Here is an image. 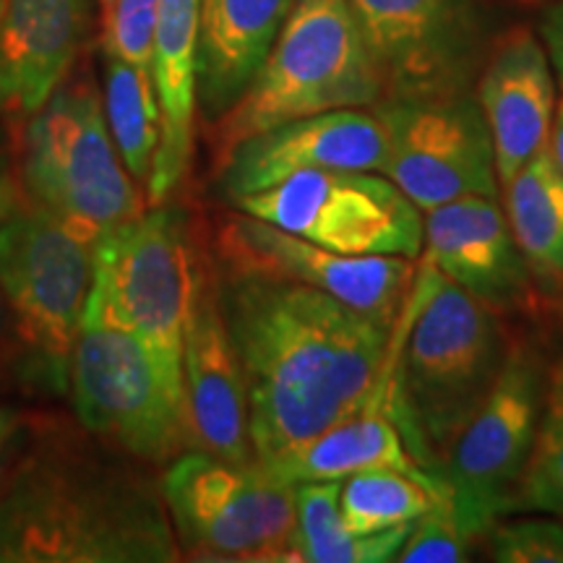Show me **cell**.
I'll list each match as a JSON object with an SVG mask.
<instances>
[{"mask_svg":"<svg viewBox=\"0 0 563 563\" xmlns=\"http://www.w3.org/2000/svg\"><path fill=\"white\" fill-rule=\"evenodd\" d=\"M211 269L249 389L256 462L311 441L382 394L389 327L313 287Z\"/></svg>","mask_w":563,"mask_h":563,"instance_id":"1","label":"cell"},{"mask_svg":"<svg viewBox=\"0 0 563 563\" xmlns=\"http://www.w3.org/2000/svg\"><path fill=\"white\" fill-rule=\"evenodd\" d=\"M165 498L146 477L70 449L26 456L0 498V563L180 561Z\"/></svg>","mask_w":563,"mask_h":563,"instance_id":"2","label":"cell"},{"mask_svg":"<svg viewBox=\"0 0 563 563\" xmlns=\"http://www.w3.org/2000/svg\"><path fill=\"white\" fill-rule=\"evenodd\" d=\"M511 342L501 313L418 262L391 329L384 405L428 470L439 473L443 454L501 376Z\"/></svg>","mask_w":563,"mask_h":563,"instance_id":"3","label":"cell"},{"mask_svg":"<svg viewBox=\"0 0 563 563\" xmlns=\"http://www.w3.org/2000/svg\"><path fill=\"white\" fill-rule=\"evenodd\" d=\"M384 84L347 0H295L245 95L211 125L220 162L243 139L295 118L376 108Z\"/></svg>","mask_w":563,"mask_h":563,"instance_id":"4","label":"cell"},{"mask_svg":"<svg viewBox=\"0 0 563 563\" xmlns=\"http://www.w3.org/2000/svg\"><path fill=\"white\" fill-rule=\"evenodd\" d=\"M24 123L21 188L26 203L45 209L89 243L144 214V201L89 79L60 84Z\"/></svg>","mask_w":563,"mask_h":563,"instance_id":"5","label":"cell"},{"mask_svg":"<svg viewBox=\"0 0 563 563\" xmlns=\"http://www.w3.org/2000/svg\"><path fill=\"white\" fill-rule=\"evenodd\" d=\"M68 378L76 415L89 433L152 464L194 449L188 415L167 389L152 352L115 319L95 282Z\"/></svg>","mask_w":563,"mask_h":563,"instance_id":"6","label":"cell"},{"mask_svg":"<svg viewBox=\"0 0 563 563\" xmlns=\"http://www.w3.org/2000/svg\"><path fill=\"white\" fill-rule=\"evenodd\" d=\"M199 258L186 214L162 201L95 243V287L115 319L129 327L186 410L183 342L191 313ZM188 415V412H186Z\"/></svg>","mask_w":563,"mask_h":563,"instance_id":"7","label":"cell"},{"mask_svg":"<svg viewBox=\"0 0 563 563\" xmlns=\"http://www.w3.org/2000/svg\"><path fill=\"white\" fill-rule=\"evenodd\" d=\"M180 551L207 561L290 563L295 553V485L258 462L230 464L191 449L175 456L162 481Z\"/></svg>","mask_w":563,"mask_h":563,"instance_id":"8","label":"cell"},{"mask_svg":"<svg viewBox=\"0 0 563 563\" xmlns=\"http://www.w3.org/2000/svg\"><path fill=\"white\" fill-rule=\"evenodd\" d=\"M548 363L514 340L501 376L439 464L462 522L475 538L514 511L543 418Z\"/></svg>","mask_w":563,"mask_h":563,"instance_id":"9","label":"cell"},{"mask_svg":"<svg viewBox=\"0 0 563 563\" xmlns=\"http://www.w3.org/2000/svg\"><path fill=\"white\" fill-rule=\"evenodd\" d=\"M238 211L347 256L418 262L426 217L373 170H313L230 201Z\"/></svg>","mask_w":563,"mask_h":563,"instance_id":"10","label":"cell"},{"mask_svg":"<svg viewBox=\"0 0 563 563\" xmlns=\"http://www.w3.org/2000/svg\"><path fill=\"white\" fill-rule=\"evenodd\" d=\"M384 100L467 95L493 47L483 0H347Z\"/></svg>","mask_w":563,"mask_h":563,"instance_id":"11","label":"cell"},{"mask_svg":"<svg viewBox=\"0 0 563 563\" xmlns=\"http://www.w3.org/2000/svg\"><path fill=\"white\" fill-rule=\"evenodd\" d=\"M95 282V243L26 203L0 222V292L24 340L66 376Z\"/></svg>","mask_w":563,"mask_h":563,"instance_id":"12","label":"cell"},{"mask_svg":"<svg viewBox=\"0 0 563 563\" xmlns=\"http://www.w3.org/2000/svg\"><path fill=\"white\" fill-rule=\"evenodd\" d=\"M382 175L422 214L467 196H498L501 183L485 115L473 91L422 100H382Z\"/></svg>","mask_w":563,"mask_h":563,"instance_id":"13","label":"cell"},{"mask_svg":"<svg viewBox=\"0 0 563 563\" xmlns=\"http://www.w3.org/2000/svg\"><path fill=\"white\" fill-rule=\"evenodd\" d=\"M217 266L313 287L394 329L418 277V262L347 256L321 249L256 217L224 214L214 232Z\"/></svg>","mask_w":563,"mask_h":563,"instance_id":"14","label":"cell"},{"mask_svg":"<svg viewBox=\"0 0 563 563\" xmlns=\"http://www.w3.org/2000/svg\"><path fill=\"white\" fill-rule=\"evenodd\" d=\"M386 159V129L376 108H344L295 118L243 139L217 162L222 199L264 188L313 170H373Z\"/></svg>","mask_w":563,"mask_h":563,"instance_id":"15","label":"cell"},{"mask_svg":"<svg viewBox=\"0 0 563 563\" xmlns=\"http://www.w3.org/2000/svg\"><path fill=\"white\" fill-rule=\"evenodd\" d=\"M183 386L194 449L230 464L256 462L245 376L224 323L214 269L203 262L183 342Z\"/></svg>","mask_w":563,"mask_h":563,"instance_id":"16","label":"cell"},{"mask_svg":"<svg viewBox=\"0 0 563 563\" xmlns=\"http://www.w3.org/2000/svg\"><path fill=\"white\" fill-rule=\"evenodd\" d=\"M418 262L473 295L496 313L530 311L534 274L519 251L498 196H467L426 211Z\"/></svg>","mask_w":563,"mask_h":563,"instance_id":"17","label":"cell"},{"mask_svg":"<svg viewBox=\"0 0 563 563\" xmlns=\"http://www.w3.org/2000/svg\"><path fill=\"white\" fill-rule=\"evenodd\" d=\"M473 95L488 123L498 183L506 186L551 136L559 102L543 42L525 26L496 37Z\"/></svg>","mask_w":563,"mask_h":563,"instance_id":"18","label":"cell"},{"mask_svg":"<svg viewBox=\"0 0 563 563\" xmlns=\"http://www.w3.org/2000/svg\"><path fill=\"white\" fill-rule=\"evenodd\" d=\"M91 26V0H5L0 118L30 121L68 76Z\"/></svg>","mask_w":563,"mask_h":563,"instance_id":"19","label":"cell"},{"mask_svg":"<svg viewBox=\"0 0 563 563\" xmlns=\"http://www.w3.org/2000/svg\"><path fill=\"white\" fill-rule=\"evenodd\" d=\"M295 0H199L196 110L214 125L235 108L272 53Z\"/></svg>","mask_w":563,"mask_h":563,"instance_id":"20","label":"cell"},{"mask_svg":"<svg viewBox=\"0 0 563 563\" xmlns=\"http://www.w3.org/2000/svg\"><path fill=\"white\" fill-rule=\"evenodd\" d=\"M196 47H199V0H159L152 79L162 112V136L146 183V199L152 207L178 191L191 165Z\"/></svg>","mask_w":563,"mask_h":563,"instance_id":"21","label":"cell"},{"mask_svg":"<svg viewBox=\"0 0 563 563\" xmlns=\"http://www.w3.org/2000/svg\"><path fill=\"white\" fill-rule=\"evenodd\" d=\"M384 391L363 412L336 422L329 431L313 435L311 441L300 443L290 452H282L258 464L272 477L290 485L347 481L368 470H397L420 481H435L439 473L428 470L412 454L402 428L386 410Z\"/></svg>","mask_w":563,"mask_h":563,"instance_id":"22","label":"cell"},{"mask_svg":"<svg viewBox=\"0 0 563 563\" xmlns=\"http://www.w3.org/2000/svg\"><path fill=\"white\" fill-rule=\"evenodd\" d=\"M504 188V211L538 282H563V170L538 152Z\"/></svg>","mask_w":563,"mask_h":563,"instance_id":"23","label":"cell"},{"mask_svg":"<svg viewBox=\"0 0 563 563\" xmlns=\"http://www.w3.org/2000/svg\"><path fill=\"white\" fill-rule=\"evenodd\" d=\"M342 481L295 485V553L292 563H389L397 561L412 525L384 532L355 534L342 519Z\"/></svg>","mask_w":563,"mask_h":563,"instance_id":"24","label":"cell"},{"mask_svg":"<svg viewBox=\"0 0 563 563\" xmlns=\"http://www.w3.org/2000/svg\"><path fill=\"white\" fill-rule=\"evenodd\" d=\"M104 118L133 180L150 183L159 150L162 112L150 68L104 55Z\"/></svg>","mask_w":563,"mask_h":563,"instance_id":"25","label":"cell"},{"mask_svg":"<svg viewBox=\"0 0 563 563\" xmlns=\"http://www.w3.org/2000/svg\"><path fill=\"white\" fill-rule=\"evenodd\" d=\"M441 488V475L435 481H420L397 470L357 473L342 481L344 527L355 534H371L412 525L431 509Z\"/></svg>","mask_w":563,"mask_h":563,"instance_id":"26","label":"cell"},{"mask_svg":"<svg viewBox=\"0 0 563 563\" xmlns=\"http://www.w3.org/2000/svg\"><path fill=\"white\" fill-rule=\"evenodd\" d=\"M514 511L563 519V355L548 365L543 418Z\"/></svg>","mask_w":563,"mask_h":563,"instance_id":"27","label":"cell"},{"mask_svg":"<svg viewBox=\"0 0 563 563\" xmlns=\"http://www.w3.org/2000/svg\"><path fill=\"white\" fill-rule=\"evenodd\" d=\"M475 534L462 522L452 501V493L443 481V488L407 534L397 563H460L470 559Z\"/></svg>","mask_w":563,"mask_h":563,"instance_id":"28","label":"cell"},{"mask_svg":"<svg viewBox=\"0 0 563 563\" xmlns=\"http://www.w3.org/2000/svg\"><path fill=\"white\" fill-rule=\"evenodd\" d=\"M490 561L498 563H563V519L532 517L493 525L488 534Z\"/></svg>","mask_w":563,"mask_h":563,"instance_id":"29","label":"cell"},{"mask_svg":"<svg viewBox=\"0 0 563 563\" xmlns=\"http://www.w3.org/2000/svg\"><path fill=\"white\" fill-rule=\"evenodd\" d=\"M159 0H112L104 9V55L150 68Z\"/></svg>","mask_w":563,"mask_h":563,"instance_id":"30","label":"cell"},{"mask_svg":"<svg viewBox=\"0 0 563 563\" xmlns=\"http://www.w3.org/2000/svg\"><path fill=\"white\" fill-rule=\"evenodd\" d=\"M540 42H543L548 60H551L555 81L563 87V0H553L551 9L540 21Z\"/></svg>","mask_w":563,"mask_h":563,"instance_id":"31","label":"cell"},{"mask_svg":"<svg viewBox=\"0 0 563 563\" xmlns=\"http://www.w3.org/2000/svg\"><path fill=\"white\" fill-rule=\"evenodd\" d=\"M26 207L24 188H21L19 170H13L9 152H5L3 139H0V222L16 214Z\"/></svg>","mask_w":563,"mask_h":563,"instance_id":"32","label":"cell"},{"mask_svg":"<svg viewBox=\"0 0 563 563\" xmlns=\"http://www.w3.org/2000/svg\"><path fill=\"white\" fill-rule=\"evenodd\" d=\"M548 154H551L555 165L563 170V100L555 104V115L551 125V136H548Z\"/></svg>","mask_w":563,"mask_h":563,"instance_id":"33","label":"cell"},{"mask_svg":"<svg viewBox=\"0 0 563 563\" xmlns=\"http://www.w3.org/2000/svg\"><path fill=\"white\" fill-rule=\"evenodd\" d=\"M13 431H16V415L0 407V462H3V454L13 439Z\"/></svg>","mask_w":563,"mask_h":563,"instance_id":"34","label":"cell"},{"mask_svg":"<svg viewBox=\"0 0 563 563\" xmlns=\"http://www.w3.org/2000/svg\"><path fill=\"white\" fill-rule=\"evenodd\" d=\"M561 295H559V308H561V319H563V282H561Z\"/></svg>","mask_w":563,"mask_h":563,"instance_id":"35","label":"cell"},{"mask_svg":"<svg viewBox=\"0 0 563 563\" xmlns=\"http://www.w3.org/2000/svg\"><path fill=\"white\" fill-rule=\"evenodd\" d=\"M3 9H5V0H0V16H3Z\"/></svg>","mask_w":563,"mask_h":563,"instance_id":"36","label":"cell"},{"mask_svg":"<svg viewBox=\"0 0 563 563\" xmlns=\"http://www.w3.org/2000/svg\"><path fill=\"white\" fill-rule=\"evenodd\" d=\"M110 3H112V0H102V5H104V9H110Z\"/></svg>","mask_w":563,"mask_h":563,"instance_id":"37","label":"cell"}]
</instances>
